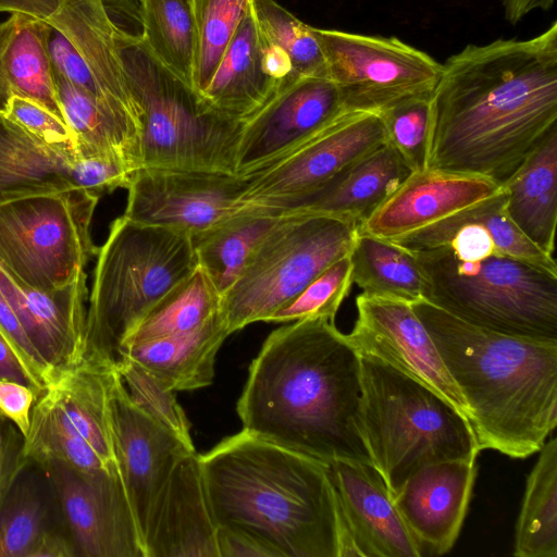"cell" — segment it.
I'll list each match as a JSON object with an SVG mask.
<instances>
[{
    "instance_id": "cell-1",
    "label": "cell",
    "mask_w": 557,
    "mask_h": 557,
    "mask_svg": "<svg viewBox=\"0 0 557 557\" xmlns=\"http://www.w3.org/2000/svg\"><path fill=\"white\" fill-rule=\"evenodd\" d=\"M557 128V22L519 40L469 44L442 63L428 168L500 185Z\"/></svg>"
},
{
    "instance_id": "cell-2",
    "label": "cell",
    "mask_w": 557,
    "mask_h": 557,
    "mask_svg": "<svg viewBox=\"0 0 557 557\" xmlns=\"http://www.w3.org/2000/svg\"><path fill=\"white\" fill-rule=\"evenodd\" d=\"M361 357L333 320L273 331L237 401L243 429L325 463L370 462L360 429Z\"/></svg>"
},
{
    "instance_id": "cell-3",
    "label": "cell",
    "mask_w": 557,
    "mask_h": 557,
    "mask_svg": "<svg viewBox=\"0 0 557 557\" xmlns=\"http://www.w3.org/2000/svg\"><path fill=\"white\" fill-rule=\"evenodd\" d=\"M199 456L218 528L253 537L273 557H338L327 463L244 429Z\"/></svg>"
},
{
    "instance_id": "cell-4",
    "label": "cell",
    "mask_w": 557,
    "mask_h": 557,
    "mask_svg": "<svg viewBox=\"0 0 557 557\" xmlns=\"http://www.w3.org/2000/svg\"><path fill=\"white\" fill-rule=\"evenodd\" d=\"M411 305L470 407L480 450L537 453L557 424V342L486 330L425 299Z\"/></svg>"
},
{
    "instance_id": "cell-5",
    "label": "cell",
    "mask_w": 557,
    "mask_h": 557,
    "mask_svg": "<svg viewBox=\"0 0 557 557\" xmlns=\"http://www.w3.org/2000/svg\"><path fill=\"white\" fill-rule=\"evenodd\" d=\"M111 4L115 49L140 111L141 168L235 174L245 121L215 110L150 53L139 32V4Z\"/></svg>"
},
{
    "instance_id": "cell-6",
    "label": "cell",
    "mask_w": 557,
    "mask_h": 557,
    "mask_svg": "<svg viewBox=\"0 0 557 557\" xmlns=\"http://www.w3.org/2000/svg\"><path fill=\"white\" fill-rule=\"evenodd\" d=\"M360 357V429L393 497L425 466L478 457L470 421L451 404L393 367Z\"/></svg>"
},
{
    "instance_id": "cell-7",
    "label": "cell",
    "mask_w": 557,
    "mask_h": 557,
    "mask_svg": "<svg viewBox=\"0 0 557 557\" xmlns=\"http://www.w3.org/2000/svg\"><path fill=\"white\" fill-rule=\"evenodd\" d=\"M410 252L425 281V300L486 330L557 342L556 275L497 250Z\"/></svg>"
},
{
    "instance_id": "cell-8",
    "label": "cell",
    "mask_w": 557,
    "mask_h": 557,
    "mask_svg": "<svg viewBox=\"0 0 557 557\" xmlns=\"http://www.w3.org/2000/svg\"><path fill=\"white\" fill-rule=\"evenodd\" d=\"M86 321V355L116 359L124 337L198 265L193 238L172 228L115 219L98 248ZM85 355V356H86Z\"/></svg>"
},
{
    "instance_id": "cell-9",
    "label": "cell",
    "mask_w": 557,
    "mask_h": 557,
    "mask_svg": "<svg viewBox=\"0 0 557 557\" xmlns=\"http://www.w3.org/2000/svg\"><path fill=\"white\" fill-rule=\"evenodd\" d=\"M358 236V223L337 216L283 215L221 296L220 311L230 334L268 322L325 269L350 255Z\"/></svg>"
},
{
    "instance_id": "cell-10",
    "label": "cell",
    "mask_w": 557,
    "mask_h": 557,
    "mask_svg": "<svg viewBox=\"0 0 557 557\" xmlns=\"http://www.w3.org/2000/svg\"><path fill=\"white\" fill-rule=\"evenodd\" d=\"M99 199L75 187L0 205V267L42 292L72 283L98 252L90 225Z\"/></svg>"
},
{
    "instance_id": "cell-11",
    "label": "cell",
    "mask_w": 557,
    "mask_h": 557,
    "mask_svg": "<svg viewBox=\"0 0 557 557\" xmlns=\"http://www.w3.org/2000/svg\"><path fill=\"white\" fill-rule=\"evenodd\" d=\"M326 78L338 89L346 111L381 113L400 102L431 98L442 63L395 36L312 26Z\"/></svg>"
},
{
    "instance_id": "cell-12",
    "label": "cell",
    "mask_w": 557,
    "mask_h": 557,
    "mask_svg": "<svg viewBox=\"0 0 557 557\" xmlns=\"http://www.w3.org/2000/svg\"><path fill=\"white\" fill-rule=\"evenodd\" d=\"M387 143L380 113L345 111L262 169L245 176L239 206L310 191Z\"/></svg>"
},
{
    "instance_id": "cell-13",
    "label": "cell",
    "mask_w": 557,
    "mask_h": 557,
    "mask_svg": "<svg viewBox=\"0 0 557 557\" xmlns=\"http://www.w3.org/2000/svg\"><path fill=\"white\" fill-rule=\"evenodd\" d=\"M38 465L55 491L76 556L145 557L119 471L82 472L60 460Z\"/></svg>"
},
{
    "instance_id": "cell-14",
    "label": "cell",
    "mask_w": 557,
    "mask_h": 557,
    "mask_svg": "<svg viewBox=\"0 0 557 557\" xmlns=\"http://www.w3.org/2000/svg\"><path fill=\"white\" fill-rule=\"evenodd\" d=\"M348 342L362 357L375 358L433 389L469 421L470 407L447 370L411 302L361 293Z\"/></svg>"
},
{
    "instance_id": "cell-15",
    "label": "cell",
    "mask_w": 557,
    "mask_h": 557,
    "mask_svg": "<svg viewBox=\"0 0 557 557\" xmlns=\"http://www.w3.org/2000/svg\"><path fill=\"white\" fill-rule=\"evenodd\" d=\"M247 178L221 172L140 168L124 216L194 236L239 209Z\"/></svg>"
},
{
    "instance_id": "cell-16",
    "label": "cell",
    "mask_w": 557,
    "mask_h": 557,
    "mask_svg": "<svg viewBox=\"0 0 557 557\" xmlns=\"http://www.w3.org/2000/svg\"><path fill=\"white\" fill-rule=\"evenodd\" d=\"M327 465L338 508V557L423 555L372 463L336 460Z\"/></svg>"
},
{
    "instance_id": "cell-17",
    "label": "cell",
    "mask_w": 557,
    "mask_h": 557,
    "mask_svg": "<svg viewBox=\"0 0 557 557\" xmlns=\"http://www.w3.org/2000/svg\"><path fill=\"white\" fill-rule=\"evenodd\" d=\"M345 111L338 89L326 77H300L281 88L244 122L235 174L262 169Z\"/></svg>"
},
{
    "instance_id": "cell-18",
    "label": "cell",
    "mask_w": 557,
    "mask_h": 557,
    "mask_svg": "<svg viewBox=\"0 0 557 557\" xmlns=\"http://www.w3.org/2000/svg\"><path fill=\"white\" fill-rule=\"evenodd\" d=\"M113 437L121 479L143 535L153 505L193 442L163 426L131 399L117 373L111 395Z\"/></svg>"
},
{
    "instance_id": "cell-19",
    "label": "cell",
    "mask_w": 557,
    "mask_h": 557,
    "mask_svg": "<svg viewBox=\"0 0 557 557\" xmlns=\"http://www.w3.org/2000/svg\"><path fill=\"white\" fill-rule=\"evenodd\" d=\"M298 78L289 58L260 30L249 4L200 96L221 113L246 121Z\"/></svg>"
},
{
    "instance_id": "cell-20",
    "label": "cell",
    "mask_w": 557,
    "mask_h": 557,
    "mask_svg": "<svg viewBox=\"0 0 557 557\" xmlns=\"http://www.w3.org/2000/svg\"><path fill=\"white\" fill-rule=\"evenodd\" d=\"M214 520L194 451L172 471L143 535L145 557H219Z\"/></svg>"
},
{
    "instance_id": "cell-21",
    "label": "cell",
    "mask_w": 557,
    "mask_h": 557,
    "mask_svg": "<svg viewBox=\"0 0 557 557\" xmlns=\"http://www.w3.org/2000/svg\"><path fill=\"white\" fill-rule=\"evenodd\" d=\"M492 178L426 168L411 172L363 222L359 232L393 240L500 191Z\"/></svg>"
},
{
    "instance_id": "cell-22",
    "label": "cell",
    "mask_w": 557,
    "mask_h": 557,
    "mask_svg": "<svg viewBox=\"0 0 557 557\" xmlns=\"http://www.w3.org/2000/svg\"><path fill=\"white\" fill-rule=\"evenodd\" d=\"M87 274L50 292L23 286L0 267V292L51 374L86 355Z\"/></svg>"
},
{
    "instance_id": "cell-23",
    "label": "cell",
    "mask_w": 557,
    "mask_h": 557,
    "mask_svg": "<svg viewBox=\"0 0 557 557\" xmlns=\"http://www.w3.org/2000/svg\"><path fill=\"white\" fill-rule=\"evenodd\" d=\"M476 457L431 463L412 474L395 505L423 555L449 552L467 515L476 476Z\"/></svg>"
},
{
    "instance_id": "cell-24",
    "label": "cell",
    "mask_w": 557,
    "mask_h": 557,
    "mask_svg": "<svg viewBox=\"0 0 557 557\" xmlns=\"http://www.w3.org/2000/svg\"><path fill=\"white\" fill-rule=\"evenodd\" d=\"M410 173L396 150L386 143L310 191L246 206L278 215L326 214L360 225Z\"/></svg>"
},
{
    "instance_id": "cell-25",
    "label": "cell",
    "mask_w": 557,
    "mask_h": 557,
    "mask_svg": "<svg viewBox=\"0 0 557 557\" xmlns=\"http://www.w3.org/2000/svg\"><path fill=\"white\" fill-rule=\"evenodd\" d=\"M73 556L50 479L40 465L23 459L0 504V557Z\"/></svg>"
},
{
    "instance_id": "cell-26",
    "label": "cell",
    "mask_w": 557,
    "mask_h": 557,
    "mask_svg": "<svg viewBox=\"0 0 557 557\" xmlns=\"http://www.w3.org/2000/svg\"><path fill=\"white\" fill-rule=\"evenodd\" d=\"M503 189L435 223L392 242L409 251L446 248L456 253L496 247L506 256L523 260L557 276V263L513 224L506 210Z\"/></svg>"
},
{
    "instance_id": "cell-27",
    "label": "cell",
    "mask_w": 557,
    "mask_h": 557,
    "mask_svg": "<svg viewBox=\"0 0 557 557\" xmlns=\"http://www.w3.org/2000/svg\"><path fill=\"white\" fill-rule=\"evenodd\" d=\"M46 21L78 49L109 110L140 148V111L115 49L111 0H60L57 12Z\"/></svg>"
},
{
    "instance_id": "cell-28",
    "label": "cell",
    "mask_w": 557,
    "mask_h": 557,
    "mask_svg": "<svg viewBox=\"0 0 557 557\" xmlns=\"http://www.w3.org/2000/svg\"><path fill=\"white\" fill-rule=\"evenodd\" d=\"M228 335L219 311L193 332L123 345L116 359L133 361L171 391H194L212 384L215 357Z\"/></svg>"
},
{
    "instance_id": "cell-29",
    "label": "cell",
    "mask_w": 557,
    "mask_h": 557,
    "mask_svg": "<svg viewBox=\"0 0 557 557\" xmlns=\"http://www.w3.org/2000/svg\"><path fill=\"white\" fill-rule=\"evenodd\" d=\"M48 28L47 21L22 12H13L0 23L1 113L12 97H21L65 122L47 54Z\"/></svg>"
},
{
    "instance_id": "cell-30",
    "label": "cell",
    "mask_w": 557,
    "mask_h": 557,
    "mask_svg": "<svg viewBox=\"0 0 557 557\" xmlns=\"http://www.w3.org/2000/svg\"><path fill=\"white\" fill-rule=\"evenodd\" d=\"M506 210L536 247L554 257L557 222V128L504 182Z\"/></svg>"
},
{
    "instance_id": "cell-31",
    "label": "cell",
    "mask_w": 557,
    "mask_h": 557,
    "mask_svg": "<svg viewBox=\"0 0 557 557\" xmlns=\"http://www.w3.org/2000/svg\"><path fill=\"white\" fill-rule=\"evenodd\" d=\"M75 187L69 160L0 112V205Z\"/></svg>"
},
{
    "instance_id": "cell-32",
    "label": "cell",
    "mask_w": 557,
    "mask_h": 557,
    "mask_svg": "<svg viewBox=\"0 0 557 557\" xmlns=\"http://www.w3.org/2000/svg\"><path fill=\"white\" fill-rule=\"evenodd\" d=\"M282 216L257 207L240 206L191 236L198 265L207 272L221 296L233 285L257 246Z\"/></svg>"
},
{
    "instance_id": "cell-33",
    "label": "cell",
    "mask_w": 557,
    "mask_h": 557,
    "mask_svg": "<svg viewBox=\"0 0 557 557\" xmlns=\"http://www.w3.org/2000/svg\"><path fill=\"white\" fill-rule=\"evenodd\" d=\"M539 451L517 519L516 557H557V438Z\"/></svg>"
},
{
    "instance_id": "cell-34",
    "label": "cell",
    "mask_w": 557,
    "mask_h": 557,
    "mask_svg": "<svg viewBox=\"0 0 557 557\" xmlns=\"http://www.w3.org/2000/svg\"><path fill=\"white\" fill-rule=\"evenodd\" d=\"M141 38L150 53L194 89L197 54L195 0H139Z\"/></svg>"
},
{
    "instance_id": "cell-35",
    "label": "cell",
    "mask_w": 557,
    "mask_h": 557,
    "mask_svg": "<svg viewBox=\"0 0 557 557\" xmlns=\"http://www.w3.org/2000/svg\"><path fill=\"white\" fill-rule=\"evenodd\" d=\"M349 256L351 281L363 294L411 304L424 299L423 274L412 252L404 247L359 232Z\"/></svg>"
},
{
    "instance_id": "cell-36",
    "label": "cell",
    "mask_w": 557,
    "mask_h": 557,
    "mask_svg": "<svg viewBox=\"0 0 557 557\" xmlns=\"http://www.w3.org/2000/svg\"><path fill=\"white\" fill-rule=\"evenodd\" d=\"M220 307V292L207 272L197 265L189 276L151 307L120 347L193 332L218 314Z\"/></svg>"
},
{
    "instance_id": "cell-37",
    "label": "cell",
    "mask_w": 557,
    "mask_h": 557,
    "mask_svg": "<svg viewBox=\"0 0 557 557\" xmlns=\"http://www.w3.org/2000/svg\"><path fill=\"white\" fill-rule=\"evenodd\" d=\"M57 96L66 124L76 137V153L119 156L141 168L139 146L91 96L52 71Z\"/></svg>"
},
{
    "instance_id": "cell-38",
    "label": "cell",
    "mask_w": 557,
    "mask_h": 557,
    "mask_svg": "<svg viewBox=\"0 0 557 557\" xmlns=\"http://www.w3.org/2000/svg\"><path fill=\"white\" fill-rule=\"evenodd\" d=\"M264 37L290 60L299 77H326L324 58L312 26L305 24L275 0H250Z\"/></svg>"
},
{
    "instance_id": "cell-39",
    "label": "cell",
    "mask_w": 557,
    "mask_h": 557,
    "mask_svg": "<svg viewBox=\"0 0 557 557\" xmlns=\"http://www.w3.org/2000/svg\"><path fill=\"white\" fill-rule=\"evenodd\" d=\"M250 0H195L197 54L194 90L199 95L208 86Z\"/></svg>"
},
{
    "instance_id": "cell-40",
    "label": "cell",
    "mask_w": 557,
    "mask_h": 557,
    "mask_svg": "<svg viewBox=\"0 0 557 557\" xmlns=\"http://www.w3.org/2000/svg\"><path fill=\"white\" fill-rule=\"evenodd\" d=\"M351 260L347 255L318 275L296 297L275 311L268 322L286 323L335 315L352 285Z\"/></svg>"
},
{
    "instance_id": "cell-41",
    "label": "cell",
    "mask_w": 557,
    "mask_h": 557,
    "mask_svg": "<svg viewBox=\"0 0 557 557\" xmlns=\"http://www.w3.org/2000/svg\"><path fill=\"white\" fill-rule=\"evenodd\" d=\"M387 143L411 172L428 168L431 98L400 102L380 113Z\"/></svg>"
},
{
    "instance_id": "cell-42",
    "label": "cell",
    "mask_w": 557,
    "mask_h": 557,
    "mask_svg": "<svg viewBox=\"0 0 557 557\" xmlns=\"http://www.w3.org/2000/svg\"><path fill=\"white\" fill-rule=\"evenodd\" d=\"M116 368L132 401L150 418L182 438L193 442L190 424L176 400L175 392L166 388L145 369L125 358H117Z\"/></svg>"
},
{
    "instance_id": "cell-43",
    "label": "cell",
    "mask_w": 557,
    "mask_h": 557,
    "mask_svg": "<svg viewBox=\"0 0 557 557\" xmlns=\"http://www.w3.org/2000/svg\"><path fill=\"white\" fill-rule=\"evenodd\" d=\"M35 138L64 156L71 165L76 153V137L69 125L39 103L12 97L3 113Z\"/></svg>"
},
{
    "instance_id": "cell-44",
    "label": "cell",
    "mask_w": 557,
    "mask_h": 557,
    "mask_svg": "<svg viewBox=\"0 0 557 557\" xmlns=\"http://www.w3.org/2000/svg\"><path fill=\"white\" fill-rule=\"evenodd\" d=\"M137 170L112 154L75 153L71 163L74 184L99 198L119 188L127 189Z\"/></svg>"
},
{
    "instance_id": "cell-45",
    "label": "cell",
    "mask_w": 557,
    "mask_h": 557,
    "mask_svg": "<svg viewBox=\"0 0 557 557\" xmlns=\"http://www.w3.org/2000/svg\"><path fill=\"white\" fill-rule=\"evenodd\" d=\"M46 48L51 70L91 96L115 119L109 110L100 88L78 49L65 34L51 24H49L47 33Z\"/></svg>"
},
{
    "instance_id": "cell-46",
    "label": "cell",
    "mask_w": 557,
    "mask_h": 557,
    "mask_svg": "<svg viewBox=\"0 0 557 557\" xmlns=\"http://www.w3.org/2000/svg\"><path fill=\"white\" fill-rule=\"evenodd\" d=\"M37 395L27 385L0 380V414L17 429L23 440L29 430L30 412Z\"/></svg>"
},
{
    "instance_id": "cell-47",
    "label": "cell",
    "mask_w": 557,
    "mask_h": 557,
    "mask_svg": "<svg viewBox=\"0 0 557 557\" xmlns=\"http://www.w3.org/2000/svg\"><path fill=\"white\" fill-rule=\"evenodd\" d=\"M22 446L23 436L0 414V504L23 462Z\"/></svg>"
},
{
    "instance_id": "cell-48",
    "label": "cell",
    "mask_w": 557,
    "mask_h": 557,
    "mask_svg": "<svg viewBox=\"0 0 557 557\" xmlns=\"http://www.w3.org/2000/svg\"><path fill=\"white\" fill-rule=\"evenodd\" d=\"M0 380L14 381L41 393L45 385L25 362L14 344L0 327Z\"/></svg>"
},
{
    "instance_id": "cell-49",
    "label": "cell",
    "mask_w": 557,
    "mask_h": 557,
    "mask_svg": "<svg viewBox=\"0 0 557 557\" xmlns=\"http://www.w3.org/2000/svg\"><path fill=\"white\" fill-rule=\"evenodd\" d=\"M216 543L219 557H273L262 544L239 531L218 528Z\"/></svg>"
},
{
    "instance_id": "cell-50",
    "label": "cell",
    "mask_w": 557,
    "mask_h": 557,
    "mask_svg": "<svg viewBox=\"0 0 557 557\" xmlns=\"http://www.w3.org/2000/svg\"><path fill=\"white\" fill-rule=\"evenodd\" d=\"M59 5L60 0H0V12H22L46 21Z\"/></svg>"
},
{
    "instance_id": "cell-51",
    "label": "cell",
    "mask_w": 557,
    "mask_h": 557,
    "mask_svg": "<svg viewBox=\"0 0 557 557\" xmlns=\"http://www.w3.org/2000/svg\"><path fill=\"white\" fill-rule=\"evenodd\" d=\"M556 0H502L504 16L515 25L535 10H550Z\"/></svg>"
}]
</instances>
